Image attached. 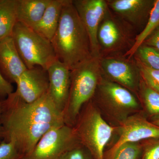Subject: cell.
<instances>
[{
	"label": "cell",
	"instance_id": "cell-1",
	"mask_svg": "<svg viewBox=\"0 0 159 159\" xmlns=\"http://www.w3.org/2000/svg\"><path fill=\"white\" fill-rule=\"evenodd\" d=\"M1 102L2 140L13 142L24 156L31 153L48 131L65 124L63 113L48 93L27 103L14 92Z\"/></svg>",
	"mask_w": 159,
	"mask_h": 159
},
{
	"label": "cell",
	"instance_id": "cell-2",
	"mask_svg": "<svg viewBox=\"0 0 159 159\" xmlns=\"http://www.w3.org/2000/svg\"><path fill=\"white\" fill-rule=\"evenodd\" d=\"M51 43L57 59L72 70L93 57L87 31L72 0H66Z\"/></svg>",
	"mask_w": 159,
	"mask_h": 159
},
{
	"label": "cell",
	"instance_id": "cell-3",
	"mask_svg": "<svg viewBox=\"0 0 159 159\" xmlns=\"http://www.w3.org/2000/svg\"><path fill=\"white\" fill-rule=\"evenodd\" d=\"M92 100L103 118L114 126L139 113L142 108L139 98L132 92L102 77Z\"/></svg>",
	"mask_w": 159,
	"mask_h": 159
},
{
	"label": "cell",
	"instance_id": "cell-4",
	"mask_svg": "<svg viewBox=\"0 0 159 159\" xmlns=\"http://www.w3.org/2000/svg\"><path fill=\"white\" fill-rule=\"evenodd\" d=\"M102 78L99 58L92 57L70 70V85L64 111L66 125L73 126L83 107L93 97Z\"/></svg>",
	"mask_w": 159,
	"mask_h": 159
},
{
	"label": "cell",
	"instance_id": "cell-5",
	"mask_svg": "<svg viewBox=\"0 0 159 159\" xmlns=\"http://www.w3.org/2000/svg\"><path fill=\"white\" fill-rule=\"evenodd\" d=\"M73 127L80 142L94 159H104L106 148L116 126L105 120L92 99L83 107Z\"/></svg>",
	"mask_w": 159,
	"mask_h": 159
},
{
	"label": "cell",
	"instance_id": "cell-6",
	"mask_svg": "<svg viewBox=\"0 0 159 159\" xmlns=\"http://www.w3.org/2000/svg\"><path fill=\"white\" fill-rule=\"evenodd\" d=\"M11 37L27 69L39 66L47 70L57 59L51 42L21 23H16Z\"/></svg>",
	"mask_w": 159,
	"mask_h": 159
},
{
	"label": "cell",
	"instance_id": "cell-7",
	"mask_svg": "<svg viewBox=\"0 0 159 159\" xmlns=\"http://www.w3.org/2000/svg\"><path fill=\"white\" fill-rule=\"evenodd\" d=\"M137 33L129 24L108 8L97 33L100 58L124 55L133 46Z\"/></svg>",
	"mask_w": 159,
	"mask_h": 159
},
{
	"label": "cell",
	"instance_id": "cell-8",
	"mask_svg": "<svg viewBox=\"0 0 159 159\" xmlns=\"http://www.w3.org/2000/svg\"><path fill=\"white\" fill-rule=\"evenodd\" d=\"M80 143L73 126H56L45 134L31 153L23 159H61Z\"/></svg>",
	"mask_w": 159,
	"mask_h": 159
},
{
	"label": "cell",
	"instance_id": "cell-9",
	"mask_svg": "<svg viewBox=\"0 0 159 159\" xmlns=\"http://www.w3.org/2000/svg\"><path fill=\"white\" fill-rule=\"evenodd\" d=\"M99 66L103 78L122 86L138 97L141 78L139 66L134 57L124 55L99 58Z\"/></svg>",
	"mask_w": 159,
	"mask_h": 159
},
{
	"label": "cell",
	"instance_id": "cell-10",
	"mask_svg": "<svg viewBox=\"0 0 159 159\" xmlns=\"http://www.w3.org/2000/svg\"><path fill=\"white\" fill-rule=\"evenodd\" d=\"M115 132L117 133L116 140L104 152V159H113L117 150L124 144L159 138L158 126L139 113L116 126Z\"/></svg>",
	"mask_w": 159,
	"mask_h": 159
},
{
	"label": "cell",
	"instance_id": "cell-11",
	"mask_svg": "<svg viewBox=\"0 0 159 159\" xmlns=\"http://www.w3.org/2000/svg\"><path fill=\"white\" fill-rule=\"evenodd\" d=\"M88 34L93 57L100 58L97 40L99 25L108 9L105 0H72Z\"/></svg>",
	"mask_w": 159,
	"mask_h": 159
},
{
	"label": "cell",
	"instance_id": "cell-12",
	"mask_svg": "<svg viewBox=\"0 0 159 159\" xmlns=\"http://www.w3.org/2000/svg\"><path fill=\"white\" fill-rule=\"evenodd\" d=\"M15 91L23 101L32 103L48 93L49 88L47 70L39 66L28 69L22 74L16 83Z\"/></svg>",
	"mask_w": 159,
	"mask_h": 159
},
{
	"label": "cell",
	"instance_id": "cell-13",
	"mask_svg": "<svg viewBox=\"0 0 159 159\" xmlns=\"http://www.w3.org/2000/svg\"><path fill=\"white\" fill-rule=\"evenodd\" d=\"M107 2L111 11L129 24L138 33V30L143 29L146 25L154 1L107 0Z\"/></svg>",
	"mask_w": 159,
	"mask_h": 159
},
{
	"label": "cell",
	"instance_id": "cell-14",
	"mask_svg": "<svg viewBox=\"0 0 159 159\" xmlns=\"http://www.w3.org/2000/svg\"><path fill=\"white\" fill-rule=\"evenodd\" d=\"M49 79V96L60 110L64 112L68 99L70 70L57 59L47 70Z\"/></svg>",
	"mask_w": 159,
	"mask_h": 159
},
{
	"label": "cell",
	"instance_id": "cell-15",
	"mask_svg": "<svg viewBox=\"0 0 159 159\" xmlns=\"http://www.w3.org/2000/svg\"><path fill=\"white\" fill-rule=\"evenodd\" d=\"M18 53L11 36L0 41V72L12 84L27 70Z\"/></svg>",
	"mask_w": 159,
	"mask_h": 159
},
{
	"label": "cell",
	"instance_id": "cell-16",
	"mask_svg": "<svg viewBox=\"0 0 159 159\" xmlns=\"http://www.w3.org/2000/svg\"><path fill=\"white\" fill-rule=\"evenodd\" d=\"M50 0H16L17 22L34 29L41 20Z\"/></svg>",
	"mask_w": 159,
	"mask_h": 159
},
{
	"label": "cell",
	"instance_id": "cell-17",
	"mask_svg": "<svg viewBox=\"0 0 159 159\" xmlns=\"http://www.w3.org/2000/svg\"><path fill=\"white\" fill-rule=\"evenodd\" d=\"M66 0H50L42 18L34 30L51 41L57 31Z\"/></svg>",
	"mask_w": 159,
	"mask_h": 159
},
{
	"label": "cell",
	"instance_id": "cell-18",
	"mask_svg": "<svg viewBox=\"0 0 159 159\" xmlns=\"http://www.w3.org/2000/svg\"><path fill=\"white\" fill-rule=\"evenodd\" d=\"M17 22L16 0H0V41L11 36Z\"/></svg>",
	"mask_w": 159,
	"mask_h": 159
},
{
	"label": "cell",
	"instance_id": "cell-19",
	"mask_svg": "<svg viewBox=\"0 0 159 159\" xmlns=\"http://www.w3.org/2000/svg\"><path fill=\"white\" fill-rule=\"evenodd\" d=\"M159 27V0H155L145 27L139 34H137L133 46L124 54V57H127L129 59L132 58L139 47L143 44L145 40Z\"/></svg>",
	"mask_w": 159,
	"mask_h": 159
},
{
	"label": "cell",
	"instance_id": "cell-20",
	"mask_svg": "<svg viewBox=\"0 0 159 159\" xmlns=\"http://www.w3.org/2000/svg\"><path fill=\"white\" fill-rule=\"evenodd\" d=\"M138 97L146 113L151 117L159 116V93L141 80Z\"/></svg>",
	"mask_w": 159,
	"mask_h": 159
},
{
	"label": "cell",
	"instance_id": "cell-21",
	"mask_svg": "<svg viewBox=\"0 0 159 159\" xmlns=\"http://www.w3.org/2000/svg\"><path fill=\"white\" fill-rule=\"evenodd\" d=\"M133 57L149 68L159 70V51L153 48L142 45Z\"/></svg>",
	"mask_w": 159,
	"mask_h": 159
},
{
	"label": "cell",
	"instance_id": "cell-22",
	"mask_svg": "<svg viewBox=\"0 0 159 159\" xmlns=\"http://www.w3.org/2000/svg\"><path fill=\"white\" fill-rule=\"evenodd\" d=\"M142 152V142L126 143L117 150L113 159H140Z\"/></svg>",
	"mask_w": 159,
	"mask_h": 159
},
{
	"label": "cell",
	"instance_id": "cell-23",
	"mask_svg": "<svg viewBox=\"0 0 159 159\" xmlns=\"http://www.w3.org/2000/svg\"><path fill=\"white\" fill-rule=\"evenodd\" d=\"M135 60L140 69L143 81L151 88L159 93V70L149 68L137 60Z\"/></svg>",
	"mask_w": 159,
	"mask_h": 159
},
{
	"label": "cell",
	"instance_id": "cell-24",
	"mask_svg": "<svg viewBox=\"0 0 159 159\" xmlns=\"http://www.w3.org/2000/svg\"><path fill=\"white\" fill-rule=\"evenodd\" d=\"M142 152L140 159H159V138L142 141Z\"/></svg>",
	"mask_w": 159,
	"mask_h": 159
},
{
	"label": "cell",
	"instance_id": "cell-25",
	"mask_svg": "<svg viewBox=\"0 0 159 159\" xmlns=\"http://www.w3.org/2000/svg\"><path fill=\"white\" fill-rule=\"evenodd\" d=\"M24 157L13 142H0V159H23Z\"/></svg>",
	"mask_w": 159,
	"mask_h": 159
},
{
	"label": "cell",
	"instance_id": "cell-26",
	"mask_svg": "<svg viewBox=\"0 0 159 159\" xmlns=\"http://www.w3.org/2000/svg\"><path fill=\"white\" fill-rule=\"evenodd\" d=\"M61 159H94L85 146L80 143L67 152Z\"/></svg>",
	"mask_w": 159,
	"mask_h": 159
},
{
	"label": "cell",
	"instance_id": "cell-27",
	"mask_svg": "<svg viewBox=\"0 0 159 159\" xmlns=\"http://www.w3.org/2000/svg\"><path fill=\"white\" fill-rule=\"evenodd\" d=\"M13 92L12 84L4 78L0 72V101L5 100Z\"/></svg>",
	"mask_w": 159,
	"mask_h": 159
},
{
	"label": "cell",
	"instance_id": "cell-28",
	"mask_svg": "<svg viewBox=\"0 0 159 159\" xmlns=\"http://www.w3.org/2000/svg\"><path fill=\"white\" fill-rule=\"evenodd\" d=\"M143 44L153 48L159 51V27L145 40Z\"/></svg>",
	"mask_w": 159,
	"mask_h": 159
},
{
	"label": "cell",
	"instance_id": "cell-29",
	"mask_svg": "<svg viewBox=\"0 0 159 159\" xmlns=\"http://www.w3.org/2000/svg\"><path fill=\"white\" fill-rule=\"evenodd\" d=\"M1 113H2V102L0 101V142L2 140L3 129L1 121Z\"/></svg>",
	"mask_w": 159,
	"mask_h": 159
},
{
	"label": "cell",
	"instance_id": "cell-30",
	"mask_svg": "<svg viewBox=\"0 0 159 159\" xmlns=\"http://www.w3.org/2000/svg\"><path fill=\"white\" fill-rule=\"evenodd\" d=\"M153 118V121L151 122L159 127V116L154 117Z\"/></svg>",
	"mask_w": 159,
	"mask_h": 159
}]
</instances>
